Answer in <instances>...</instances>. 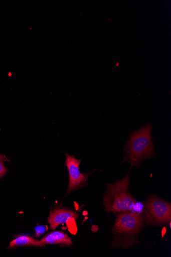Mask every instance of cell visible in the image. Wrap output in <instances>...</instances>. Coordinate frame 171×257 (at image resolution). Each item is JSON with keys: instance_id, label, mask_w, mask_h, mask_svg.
<instances>
[{"instance_id": "cell-6", "label": "cell", "mask_w": 171, "mask_h": 257, "mask_svg": "<svg viewBox=\"0 0 171 257\" xmlns=\"http://www.w3.org/2000/svg\"><path fill=\"white\" fill-rule=\"evenodd\" d=\"M79 217L77 212L65 208H58L54 210L48 218V222L50 228L55 230L60 224L66 223L70 219L77 220Z\"/></svg>"}, {"instance_id": "cell-10", "label": "cell", "mask_w": 171, "mask_h": 257, "mask_svg": "<svg viewBox=\"0 0 171 257\" xmlns=\"http://www.w3.org/2000/svg\"><path fill=\"white\" fill-rule=\"evenodd\" d=\"M45 231V228L44 226H38L36 228V232L37 235H40L42 234V233H43Z\"/></svg>"}, {"instance_id": "cell-1", "label": "cell", "mask_w": 171, "mask_h": 257, "mask_svg": "<svg viewBox=\"0 0 171 257\" xmlns=\"http://www.w3.org/2000/svg\"><path fill=\"white\" fill-rule=\"evenodd\" d=\"M152 128L153 125L149 124L131 134L127 140L125 157L122 163H130L131 168L139 169L144 160L154 157Z\"/></svg>"}, {"instance_id": "cell-5", "label": "cell", "mask_w": 171, "mask_h": 257, "mask_svg": "<svg viewBox=\"0 0 171 257\" xmlns=\"http://www.w3.org/2000/svg\"><path fill=\"white\" fill-rule=\"evenodd\" d=\"M66 159L65 165L67 168L69 175V182L67 195L76 190L87 185V180L90 174L82 173L80 171L81 159H77L72 155L65 154Z\"/></svg>"}, {"instance_id": "cell-9", "label": "cell", "mask_w": 171, "mask_h": 257, "mask_svg": "<svg viewBox=\"0 0 171 257\" xmlns=\"http://www.w3.org/2000/svg\"><path fill=\"white\" fill-rule=\"evenodd\" d=\"M6 159L5 155L0 154V178H2L9 172V169L5 166Z\"/></svg>"}, {"instance_id": "cell-2", "label": "cell", "mask_w": 171, "mask_h": 257, "mask_svg": "<svg viewBox=\"0 0 171 257\" xmlns=\"http://www.w3.org/2000/svg\"><path fill=\"white\" fill-rule=\"evenodd\" d=\"M129 173L123 179L107 184V190L104 196V204L107 213L131 211L136 201L131 195L129 186Z\"/></svg>"}, {"instance_id": "cell-3", "label": "cell", "mask_w": 171, "mask_h": 257, "mask_svg": "<svg viewBox=\"0 0 171 257\" xmlns=\"http://www.w3.org/2000/svg\"><path fill=\"white\" fill-rule=\"evenodd\" d=\"M144 212L146 224L168 225L170 223V203L156 197H152L146 202Z\"/></svg>"}, {"instance_id": "cell-7", "label": "cell", "mask_w": 171, "mask_h": 257, "mask_svg": "<svg viewBox=\"0 0 171 257\" xmlns=\"http://www.w3.org/2000/svg\"><path fill=\"white\" fill-rule=\"evenodd\" d=\"M41 242L44 245L61 244L70 246L73 242L71 238L63 231H55L48 233L42 239Z\"/></svg>"}, {"instance_id": "cell-4", "label": "cell", "mask_w": 171, "mask_h": 257, "mask_svg": "<svg viewBox=\"0 0 171 257\" xmlns=\"http://www.w3.org/2000/svg\"><path fill=\"white\" fill-rule=\"evenodd\" d=\"M143 223L141 215L129 212L117 216L112 230L114 233L135 235L140 231Z\"/></svg>"}, {"instance_id": "cell-8", "label": "cell", "mask_w": 171, "mask_h": 257, "mask_svg": "<svg viewBox=\"0 0 171 257\" xmlns=\"http://www.w3.org/2000/svg\"><path fill=\"white\" fill-rule=\"evenodd\" d=\"M22 246L44 247L45 245L43 244L41 241H38L31 237L21 236L13 240L10 243L9 248L13 249Z\"/></svg>"}]
</instances>
